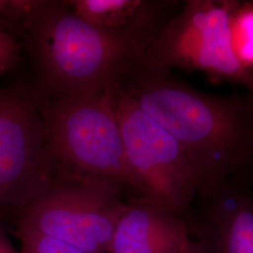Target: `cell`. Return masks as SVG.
<instances>
[{
  "label": "cell",
  "mask_w": 253,
  "mask_h": 253,
  "mask_svg": "<svg viewBox=\"0 0 253 253\" xmlns=\"http://www.w3.org/2000/svg\"><path fill=\"white\" fill-rule=\"evenodd\" d=\"M119 84L176 139L197 178L253 156V89L242 96H210L141 60Z\"/></svg>",
  "instance_id": "1"
},
{
  "label": "cell",
  "mask_w": 253,
  "mask_h": 253,
  "mask_svg": "<svg viewBox=\"0 0 253 253\" xmlns=\"http://www.w3.org/2000/svg\"><path fill=\"white\" fill-rule=\"evenodd\" d=\"M20 38L36 71L35 84L48 98L114 87L144 54L79 17L67 1L48 0Z\"/></svg>",
  "instance_id": "2"
},
{
  "label": "cell",
  "mask_w": 253,
  "mask_h": 253,
  "mask_svg": "<svg viewBox=\"0 0 253 253\" xmlns=\"http://www.w3.org/2000/svg\"><path fill=\"white\" fill-rule=\"evenodd\" d=\"M117 85L78 97H44L41 111L49 151L54 172L99 178L141 193L126 160L116 107Z\"/></svg>",
  "instance_id": "3"
},
{
  "label": "cell",
  "mask_w": 253,
  "mask_h": 253,
  "mask_svg": "<svg viewBox=\"0 0 253 253\" xmlns=\"http://www.w3.org/2000/svg\"><path fill=\"white\" fill-rule=\"evenodd\" d=\"M117 185L88 176L54 172L12 217L11 232H36L90 253H108L126 203Z\"/></svg>",
  "instance_id": "4"
},
{
  "label": "cell",
  "mask_w": 253,
  "mask_h": 253,
  "mask_svg": "<svg viewBox=\"0 0 253 253\" xmlns=\"http://www.w3.org/2000/svg\"><path fill=\"white\" fill-rule=\"evenodd\" d=\"M36 84L0 87V224L26 205L54 172Z\"/></svg>",
  "instance_id": "5"
},
{
  "label": "cell",
  "mask_w": 253,
  "mask_h": 253,
  "mask_svg": "<svg viewBox=\"0 0 253 253\" xmlns=\"http://www.w3.org/2000/svg\"><path fill=\"white\" fill-rule=\"evenodd\" d=\"M235 4L189 1L176 18L157 35L141 61L170 70L179 67L242 83L253 89V77L235 53Z\"/></svg>",
  "instance_id": "6"
},
{
  "label": "cell",
  "mask_w": 253,
  "mask_h": 253,
  "mask_svg": "<svg viewBox=\"0 0 253 253\" xmlns=\"http://www.w3.org/2000/svg\"><path fill=\"white\" fill-rule=\"evenodd\" d=\"M126 160L145 199L169 211L182 207L198 179L180 144L118 84L115 91Z\"/></svg>",
  "instance_id": "7"
},
{
  "label": "cell",
  "mask_w": 253,
  "mask_h": 253,
  "mask_svg": "<svg viewBox=\"0 0 253 253\" xmlns=\"http://www.w3.org/2000/svg\"><path fill=\"white\" fill-rule=\"evenodd\" d=\"M184 235L172 212L145 199L126 204L109 253H181Z\"/></svg>",
  "instance_id": "8"
},
{
  "label": "cell",
  "mask_w": 253,
  "mask_h": 253,
  "mask_svg": "<svg viewBox=\"0 0 253 253\" xmlns=\"http://www.w3.org/2000/svg\"><path fill=\"white\" fill-rule=\"evenodd\" d=\"M67 4L93 27L144 53L162 31L155 27L154 4L145 1L73 0Z\"/></svg>",
  "instance_id": "9"
},
{
  "label": "cell",
  "mask_w": 253,
  "mask_h": 253,
  "mask_svg": "<svg viewBox=\"0 0 253 253\" xmlns=\"http://www.w3.org/2000/svg\"><path fill=\"white\" fill-rule=\"evenodd\" d=\"M47 0H0V29L21 37Z\"/></svg>",
  "instance_id": "10"
},
{
  "label": "cell",
  "mask_w": 253,
  "mask_h": 253,
  "mask_svg": "<svg viewBox=\"0 0 253 253\" xmlns=\"http://www.w3.org/2000/svg\"><path fill=\"white\" fill-rule=\"evenodd\" d=\"M20 242L23 253H90L61 239L36 232H12Z\"/></svg>",
  "instance_id": "11"
},
{
  "label": "cell",
  "mask_w": 253,
  "mask_h": 253,
  "mask_svg": "<svg viewBox=\"0 0 253 253\" xmlns=\"http://www.w3.org/2000/svg\"><path fill=\"white\" fill-rule=\"evenodd\" d=\"M229 253H253V213L242 211L236 215L229 237Z\"/></svg>",
  "instance_id": "12"
},
{
  "label": "cell",
  "mask_w": 253,
  "mask_h": 253,
  "mask_svg": "<svg viewBox=\"0 0 253 253\" xmlns=\"http://www.w3.org/2000/svg\"><path fill=\"white\" fill-rule=\"evenodd\" d=\"M236 42L235 53L245 64L253 63V9L240 12L234 23Z\"/></svg>",
  "instance_id": "13"
},
{
  "label": "cell",
  "mask_w": 253,
  "mask_h": 253,
  "mask_svg": "<svg viewBox=\"0 0 253 253\" xmlns=\"http://www.w3.org/2000/svg\"><path fill=\"white\" fill-rule=\"evenodd\" d=\"M23 48L15 37L0 29V75L16 68Z\"/></svg>",
  "instance_id": "14"
},
{
  "label": "cell",
  "mask_w": 253,
  "mask_h": 253,
  "mask_svg": "<svg viewBox=\"0 0 253 253\" xmlns=\"http://www.w3.org/2000/svg\"><path fill=\"white\" fill-rule=\"evenodd\" d=\"M0 253H23L16 250L9 242L8 236L6 235L4 226L0 224Z\"/></svg>",
  "instance_id": "15"
}]
</instances>
